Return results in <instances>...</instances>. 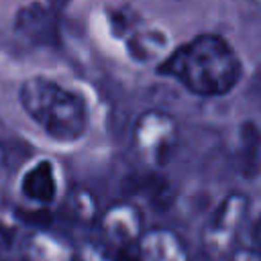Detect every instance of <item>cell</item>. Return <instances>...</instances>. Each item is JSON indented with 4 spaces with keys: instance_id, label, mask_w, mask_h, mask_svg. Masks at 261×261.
<instances>
[{
    "instance_id": "6da1fadb",
    "label": "cell",
    "mask_w": 261,
    "mask_h": 261,
    "mask_svg": "<svg viewBox=\"0 0 261 261\" xmlns=\"http://www.w3.org/2000/svg\"><path fill=\"white\" fill-rule=\"evenodd\" d=\"M157 73L177 82L198 98H220L239 86L243 61L222 35L200 33L169 49L157 63Z\"/></svg>"
},
{
    "instance_id": "7a4b0ae2",
    "label": "cell",
    "mask_w": 261,
    "mask_h": 261,
    "mask_svg": "<svg viewBox=\"0 0 261 261\" xmlns=\"http://www.w3.org/2000/svg\"><path fill=\"white\" fill-rule=\"evenodd\" d=\"M18 104L27 118L57 145L80 143L90 128V108L86 98L61 82L35 73L20 82Z\"/></svg>"
},
{
    "instance_id": "3957f363",
    "label": "cell",
    "mask_w": 261,
    "mask_h": 261,
    "mask_svg": "<svg viewBox=\"0 0 261 261\" xmlns=\"http://www.w3.org/2000/svg\"><path fill=\"white\" fill-rule=\"evenodd\" d=\"M179 143V124L173 114L161 108L143 110L130 126V147L149 167H165Z\"/></svg>"
},
{
    "instance_id": "277c9868",
    "label": "cell",
    "mask_w": 261,
    "mask_h": 261,
    "mask_svg": "<svg viewBox=\"0 0 261 261\" xmlns=\"http://www.w3.org/2000/svg\"><path fill=\"white\" fill-rule=\"evenodd\" d=\"M251 200L245 192H228L202 228V245L212 257H228L237 247L239 234L249 218Z\"/></svg>"
},
{
    "instance_id": "5b68a950",
    "label": "cell",
    "mask_w": 261,
    "mask_h": 261,
    "mask_svg": "<svg viewBox=\"0 0 261 261\" xmlns=\"http://www.w3.org/2000/svg\"><path fill=\"white\" fill-rule=\"evenodd\" d=\"M96 226L102 234V243L120 253L135 249L137 241L147 228L141 206L130 200H120L104 208L98 216Z\"/></svg>"
},
{
    "instance_id": "8992f818",
    "label": "cell",
    "mask_w": 261,
    "mask_h": 261,
    "mask_svg": "<svg viewBox=\"0 0 261 261\" xmlns=\"http://www.w3.org/2000/svg\"><path fill=\"white\" fill-rule=\"evenodd\" d=\"M59 173L51 157H37L18 175L20 198L39 210L51 208L59 200Z\"/></svg>"
},
{
    "instance_id": "52a82bcc",
    "label": "cell",
    "mask_w": 261,
    "mask_h": 261,
    "mask_svg": "<svg viewBox=\"0 0 261 261\" xmlns=\"http://www.w3.org/2000/svg\"><path fill=\"white\" fill-rule=\"evenodd\" d=\"M14 33L22 39L37 45H53L59 41L57 8L51 4L31 2L16 10L14 14Z\"/></svg>"
},
{
    "instance_id": "ba28073f",
    "label": "cell",
    "mask_w": 261,
    "mask_h": 261,
    "mask_svg": "<svg viewBox=\"0 0 261 261\" xmlns=\"http://www.w3.org/2000/svg\"><path fill=\"white\" fill-rule=\"evenodd\" d=\"M135 261H190L186 241L169 226H149L135 245Z\"/></svg>"
},
{
    "instance_id": "9c48e42d",
    "label": "cell",
    "mask_w": 261,
    "mask_h": 261,
    "mask_svg": "<svg viewBox=\"0 0 261 261\" xmlns=\"http://www.w3.org/2000/svg\"><path fill=\"white\" fill-rule=\"evenodd\" d=\"M22 261H75V247L51 228H33L22 245Z\"/></svg>"
},
{
    "instance_id": "30bf717a",
    "label": "cell",
    "mask_w": 261,
    "mask_h": 261,
    "mask_svg": "<svg viewBox=\"0 0 261 261\" xmlns=\"http://www.w3.org/2000/svg\"><path fill=\"white\" fill-rule=\"evenodd\" d=\"M61 210L65 218H69L75 224H86V226L96 224L102 212L96 196L84 186H71L65 192L61 200Z\"/></svg>"
},
{
    "instance_id": "8fae6325",
    "label": "cell",
    "mask_w": 261,
    "mask_h": 261,
    "mask_svg": "<svg viewBox=\"0 0 261 261\" xmlns=\"http://www.w3.org/2000/svg\"><path fill=\"white\" fill-rule=\"evenodd\" d=\"M237 163L239 169L249 177H255L261 171V130L255 122L247 120L239 126Z\"/></svg>"
},
{
    "instance_id": "7c38bea8",
    "label": "cell",
    "mask_w": 261,
    "mask_h": 261,
    "mask_svg": "<svg viewBox=\"0 0 261 261\" xmlns=\"http://www.w3.org/2000/svg\"><path fill=\"white\" fill-rule=\"evenodd\" d=\"M126 49L130 59H135L137 63H151V61L159 63L169 53L167 37L159 31H143V33L130 35Z\"/></svg>"
},
{
    "instance_id": "4fadbf2b",
    "label": "cell",
    "mask_w": 261,
    "mask_h": 261,
    "mask_svg": "<svg viewBox=\"0 0 261 261\" xmlns=\"http://www.w3.org/2000/svg\"><path fill=\"white\" fill-rule=\"evenodd\" d=\"M75 261H116L114 251L102 241L86 239L75 245Z\"/></svg>"
},
{
    "instance_id": "5bb4252c",
    "label": "cell",
    "mask_w": 261,
    "mask_h": 261,
    "mask_svg": "<svg viewBox=\"0 0 261 261\" xmlns=\"http://www.w3.org/2000/svg\"><path fill=\"white\" fill-rule=\"evenodd\" d=\"M228 261H261V255L253 249H234L228 255Z\"/></svg>"
},
{
    "instance_id": "9a60e30c",
    "label": "cell",
    "mask_w": 261,
    "mask_h": 261,
    "mask_svg": "<svg viewBox=\"0 0 261 261\" xmlns=\"http://www.w3.org/2000/svg\"><path fill=\"white\" fill-rule=\"evenodd\" d=\"M251 241H253V247L251 249L261 255V214L251 224Z\"/></svg>"
},
{
    "instance_id": "2e32d148",
    "label": "cell",
    "mask_w": 261,
    "mask_h": 261,
    "mask_svg": "<svg viewBox=\"0 0 261 261\" xmlns=\"http://www.w3.org/2000/svg\"><path fill=\"white\" fill-rule=\"evenodd\" d=\"M6 175H8V153H6V147L0 143V188L6 181Z\"/></svg>"
},
{
    "instance_id": "e0dca14e",
    "label": "cell",
    "mask_w": 261,
    "mask_h": 261,
    "mask_svg": "<svg viewBox=\"0 0 261 261\" xmlns=\"http://www.w3.org/2000/svg\"><path fill=\"white\" fill-rule=\"evenodd\" d=\"M14 261H22V259H14Z\"/></svg>"
},
{
    "instance_id": "ac0fdd59",
    "label": "cell",
    "mask_w": 261,
    "mask_h": 261,
    "mask_svg": "<svg viewBox=\"0 0 261 261\" xmlns=\"http://www.w3.org/2000/svg\"><path fill=\"white\" fill-rule=\"evenodd\" d=\"M257 2H259V4H261V0H257Z\"/></svg>"
}]
</instances>
